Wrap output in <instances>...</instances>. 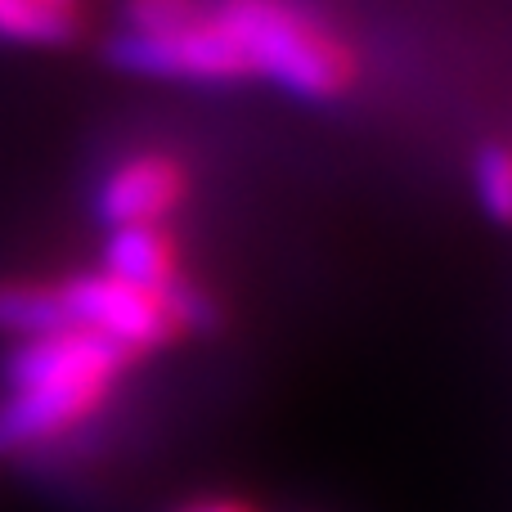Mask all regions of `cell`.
<instances>
[{
	"label": "cell",
	"mask_w": 512,
	"mask_h": 512,
	"mask_svg": "<svg viewBox=\"0 0 512 512\" xmlns=\"http://www.w3.org/2000/svg\"><path fill=\"white\" fill-rule=\"evenodd\" d=\"M126 355L90 328H54L27 337L5 360V400H0V454H23L77 432L104 409Z\"/></svg>",
	"instance_id": "obj_1"
},
{
	"label": "cell",
	"mask_w": 512,
	"mask_h": 512,
	"mask_svg": "<svg viewBox=\"0 0 512 512\" xmlns=\"http://www.w3.org/2000/svg\"><path fill=\"white\" fill-rule=\"evenodd\" d=\"M248 77H265L297 99L351 90L355 50L301 0H216Z\"/></svg>",
	"instance_id": "obj_2"
},
{
	"label": "cell",
	"mask_w": 512,
	"mask_h": 512,
	"mask_svg": "<svg viewBox=\"0 0 512 512\" xmlns=\"http://www.w3.org/2000/svg\"><path fill=\"white\" fill-rule=\"evenodd\" d=\"M113 59L131 72H144V77L198 81V86L248 77L216 0H189V9H180L162 27H144V32L122 27V36L113 41Z\"/></svg>",
	"instance_id": "obj_3"
},
{
	"label": "cell",
	"mask_w": 512,
	"mask_h": 512,
	"mask_svg": "<svg viewBox=\"0 0 512 512\" xmlns=\"http://www.w3.org/2000/svg\"><path fill=\"white\" fill-rule=\"evenodd\" d=\"M59 292H63V306H68L72 324L104 337L126 360L162 351L171 337L185 333L176 319V306H171V288L167 292L135 288V283H122V279H113V274L95 270V274H72V279H63Z\"/></svg>",
	"instance_id": "obj_4"
},
{
	"label": "cell",
	"mask_w": 512,
	"mask_h": 512,
	"mask_svg": "<svg viewBox=\"0 0 512 512\" xmlns=\"http://www.w3.org/2000/svg\"><path fill=\"white\" fill-rule=\"evenodd\" d=\"M185 167L167 153H135L117 162L99 185V221L108 230L122 225H162L185 203Z\"/></svg>",
	"instance_id": "obj_5"
},
{
	"label": "cell",
	"mask_w": 512,
	"mask_h": 512,
	"mask_svg": "<svg viewBox=\"0 0 512 512\" xmlns=\"http://www.w3.org/2000/svg\"><path fill=\"white\" fill-rule=\"evenodd\" d=\"M104 274L135 288L167 292L180 279V252L162 225H122L104 243Z\"/></svg>",
	"instance_id": "obj_6"
},
{
	"label": "cell",
	"mask_w": 512,
	"mask_h": 512,
	"mask_svg": "<svg viewBox=\"0 0 512 512\" xmlns=\"http://www.w3.org/2000/svg\"><path fill=\"white\" fill-rule=\"evenodd\" d=\"M68 306H63L59 283L41 279H0V333L18 337H41L54 328H68Z\"/></svg>",
	"instance_id": "obj_7"
},
{
	"label": "cell",
	"mask_w": 512,
	"mask_h": 512,
	"mask_svg": "<svg viewBox=\"0 0 512 512\" xmlns=\"http://www.w3.org/2000/svg\"><path fill=\"white\" fill-rule=\"evenodd\" d=\"M81 27V0H0V41L63 45Z\"/></svg>",
	"instance_id": "obj_8"
},
{
	"label": "cell",
	"mask_w": 512,
	"mask_h": 512,
	"mask_svg": "<svg viewBox=\"0 0 512 512\" xmlns=\"http://www.w3.org/2000/svg\"><path fill=\"white\" fill-rule=\"evenodd\" d=\"M477 198L499 225H512V144H490V149H481Z\"/></svg>",
	"instance_id": "obj_9"
},
{
	"label": "cell",
	"mask_w": 512,
	"mask_h": 512,
	"mask_svg": "<svg viewBox=\"0 0 512 512\" xmlns=\"http://www.w3.org/2000/svg\"><path fill=\"white\" fill-rule=\"evenodd\" d=\"M180 512H261V508H252L248 499H198V504H185Z\"/></svg>",
	"instance_id": "obj_10"
},
{
	"label": "cell",
	"mask_w": 512,
	"mask_h": 512,
	"mask_svg": "<svg viewBox=\"0 0 512 512\" xmlns=\"http://www.w3.org/2000/svg\"><path fill=\"white\" fill-rule=\"evenodd\" d=\"M176 512H180V508H176Z\"/></svg>",
	"instance_id": "obj_11"
}]
</instances>
